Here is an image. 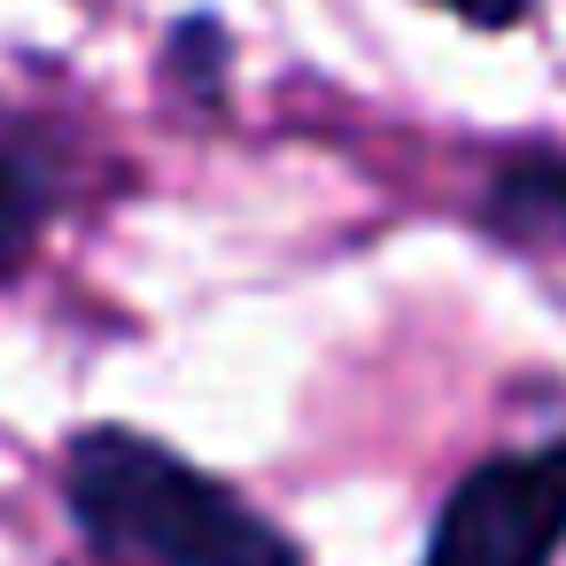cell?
I'll return each instance as SVG.
<instances>
[{"label":"cell","mask_w":566,"mask_h":566,"mask_svg":"<svg viewBox=\"0 0 566 566\" xmlns=\"http://www.w3.org/2000/svg\"><path fill=\"white\" fill-rule=\"evenodd\" d=\"M63 512L102 566H303L280 520L140 427L71 434Z\"/></svg>","instance_id":"obj_1"},{"label":"cell","mask_w":566,"mask_h":566,"mask_svg":"<svg viewBox=\"0 0 566 566\" xmlns=\"http://www.w3.org/2000/svg\"><path fill=\"white\" fill-rule=\"evenodd\" d=\"M566 551V427L535 450H496L442 496L419 566H551Z\"/></svg>","instance_id":"obj_2"},{"label":"cell","mask_w":566,"mask_h":566,"mask_svg":"<svg viewBox=\"0 0 566 566\" xmlns=\"http://www.w3.org/2000/svg\"><path fill=\"white\" fill-rule=\"evenodd\" d=\"M71 210V156L55 133L24 125V117H0V280H9L40 233Z\"/></svg>","instance_id":"obj_3"},{"label":"cell","mask_w":566,"mask_h":566,"mask_svg":"<svg viewBox=\"0 0 566 566\" xmlns=\"http://www.w3.org/2000/svg\"><path fill=\"white\" fill-rule=\"evenodd\" d=\"M489 226L512 241H566V156H512L489 179Z\"/></svg>","instance_id":"obj_4"},{"label":"cell","mask_w":566,"mask_h":566,"mask_svg":"<svg viewBox=\"0 0 566 566\" xmlns=\"http://www.w3.org/2000/svg\"><path fill=\"white\" fill-rule=\"evenodd\" d=\"M226 24L218 17H187L179 32H171V78L179 86H202V94H218V71H226Z\"/></svg>","instance_id":"obj_5"},{"label":"cell","mask_w":566,"mask_h":566,"mask_svg":"<svg viewBox=\"0 0 566 566\" xmlns=\"http://www.w3.org/2000/svg\"><path fill=\"white\" fill-rule=\"evenodd\" d=\"M434 9H450V17L473 24V32H520V24L535 17V0H434Z\"/></svg>","instance_id":"obj_6"}]
</instances>
